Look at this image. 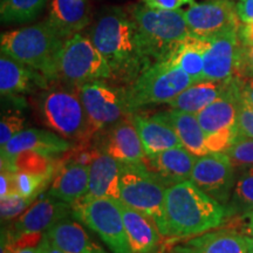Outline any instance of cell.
Here are the masks:
<instances>
[{"mask_svg": "<svg viewBox=\"0 0 253 253\" xmlns=\"http://www.w3.org/2000/svg\"><path fill=\"white\" fill-rule=\"evenodd\" d=\"M132 121L148 157L155 156L171 148L183 147L172 126L157 114L148 118L135 113L132 115Z\"/></svg>", "mask_w": 253, "mask_h": 253, "instance_id": "d4e9b609", "label": "cell"}, {"mask_svg": "<svg viewBox=\"0 0 253 253\" xmlns=\"http://www.w3.org/2000/svg\"><path fill=\"white\" fill-rule=\"evenodd\" d=\"M88 196L113 201L121 198V163L115 158L95 147L93 157L88 164Z\"/></svg>", "mask_w": 253, "mask_h": 253, "instance_id": "ffe728a7", "label": "cell"}, {"mask_svg": "<svg viewBox=\"0 0 253 253\" xmlns=\"http://www.w3.org/2000/svg\"><path fill=\"white\" fill-rule=\"evenodd\" d=\"M197 156L184 147H176L148 157L147 168L167 186L190 181Z\"/></svg>", "mask_w": 253, "mask_h": 253, "instance_id": "603a6c76", "label": "cell"}, {"mask_svg": "<svg viewBox=\"0 0 253 253\" xmlns=\"http://www.w3.org/2000/svg\"><path fill=\"white\" fill-rule=\"evenodd\" d=\"M78 89L95 136L134 115L128 107L126 88L112 86L106 81H94Z\"/></svg>", "mask_w": 253, "mask_h": 253, "instance_id": "8fae6325", "label": "cell"}, {"mask_svg": "<svg viewBox=\"0 0 253 253\" xmlns=\"http://www.w3.org/2000/svg\"><path fill=\"white\" fill-rule=\"evenodd\" d=\"M40 253H65L61 249H59L54 243L48 238V236L43 235V238L40 243Z\"/></svg>", "mask_w": 253, "mask_h": 253, "instance_id": "7bdbcfd3", "label": "cell"}, {"mask_svg": "<svg viewBox=\"0 0 253 253\" xmlns=\"http://www.w3.org/2000/svg\"><path fill=\"white\" fill-rule=\"evenodd\" d=\"M121 164L147 166L148 156L132 116L109 126L99 147Z\"/></svg>", "mask_w": 253, "mask_h": 253, "instance_id": "9a60e30c", "label": "cell"}, {"mask_svg": "<svg viewBox=\"0 0 253 253\" xmlns=\"http://www.w3.org/2000/svg\"><path fill=\"white\" fill-rule=\"evenodd\" d=\"M47 23L63 40L80 33L90 21L86 0H52Z\"/></svg>", "mask_w": 253, "mask_h": 253, "instance_id": "cb8c5ba5", "label": "cell"}, {"mask_svg": "<svg viewBox=\"0 0 253 253\" xmlns=\"http://www.w3.org/2000/svg\"><path fill=\"white\" fill-rule=\"evenodd\" d=\"M63 42L65 40L55 33L46 20L4 32L0 38L1 53L40 72L49 82L58 81L59 56Z\"/></svg>", "mask_w": 253, "mask_h": 253, "instance_id": "277c9868", "label": "cell"}, {"mask_svg": "<svg viewBox=\"0 0 253 253\" xmlns=\"http://www.w3.org/2000/svg\"><path fill=\"white\" fill-rule=\"evenodd\" d=\"M239 28L217 34L210 39L204 56L203 81H223L232 78L236 72L240 47Z\"/></svg>", "mask_w": 253, "mask_h": 253, "instance_id": "2e32d148", "label": "cell"}, {"mask_svg": "<svg viewBox=\"0 0 253 253\" xmlns=\"http://www.w3.org/2000/svg\"><path fill=\"white\" fill-rule=\"evenodd\" d=\"M229 217L225 205L210 197L191 181L168 186L161 235L188 238L223 225Z\"/></svg>", "mask_w": 253, "mask_h": 253, "instance_id": "7a4b0ae2", "label": "cell"}, {"mask_svg": "<svg viewBox=\"0 0 253 253\" xmlns=\"http://www.w3.org/2000/svg\"><path fill=\"white\" fill-rule=\"evenodd\" d=\"M194 82L169 60L154 62L126 88L128 107L135 114L144 107L168 103Z\"/></svg>", "mask_w": 253, "mask_h": 253, "instance_id": "8992f818", "label": "cell"}, {"mask_svg": "<svg viewBox=\"0 0 253 253\" xmlns=\"http://www.w3.org/2000/svg\"><path fill=\"white\" fill-rule=\"evenodd\" d=\"M73 217L100 237L112 253H134L115 201L86 196L72 205Z\"/></svg>", "mask_w": 253, "mask_h": 253, "instance_id": "9c48e42d", "label": "cell"}, {"mask_svg": "<svg viewBox=\"0 0 253 253\" xmlns=\"http://www.w3.org/2000/svg\"><path fill=\"white\" fill-rule=\"evenodd\" d=\"M144 5L155 9H164V11H177L182 9L186 4H194V0H142Z\"/></svg>", "mask_w": 253, "mask_h": 253, "instance_id": "74e56055", "label": "cell"}, {"mask_svg": "<svg viewBox=\"0 0 253 253\" xmlns=\"http://www.w3.org/2000/svg\"><path fill=\"white\" fill-rule=\"evenodd\" d=\"M14 253H40V244L37 246H27V248L18 250Z\"/></svg>", "mask_w": 253, "mask_h": 253, "instance_id": "f6af8a7d", "label": "cell"}, {"mask_svg": "<svg viewBox=\"0 0 253 253\" xmlns=\"http://www.w3.org/2000/svg\"><path fill=\"white\" fill-rule=\"evenodd\" d=\"M246 239H248L249 253H253V236H246Z\"/></svg>", "mask_w": 253, "mask_h": 253, "instance_id": "bcb514c9", "label": "cell"}, {"mask_svg": "<svg viewBox=\"0 0 253 253\" xmlns=\"http://www.w3.org/2000/svg\"><path fill=\"white\" fill-rule=\"evenodd\" d=\"M71 216H73L72 205L48 194L41 195L5 230L13 236L45 233L59 221Z\"/></svg>", "mask_w": 253, "mask_h": 253, "instance_id": "5bb4252c", "label": "cell"}, {"mask_svg": "<svg viewBox=\"0 0 253 253\" xmlns=\"http://www.w3.org/2000/svg\"><path fill=\"white\" fill-rule=\"evenodd\" d=\"M230 79L223 81L205 80L194 82L191 86H189L167 104L172 109L197 114L224 94L230 84Z\"/></svg>", "mask_w": 253, "mask_h": 253, "instance_id": "83f0119b", "label": "cell"}, {"mask_svg": "<svg viewBox=\"0 0 253 253\" xmlns=\"http://www.w3.org/2000/svg\"><path fill=\"white\" fill-rule=\"evenodd\" d=\"M45 75L7 54L0 56V93L2 97H18L48 88Z\"/></svg>", "mask_w": 253, "mask_h": 253, "instance_id": "e0dca14e", "label": "cell"}, {"mask_svg": "<svg viewBox=\"0 0 253 253\" xmlns=\"http://www.w3.org/2000/svg\"><path fill=\"white\" fill-rule=\"evenodd\" d=\"M237 13L242 24L253 21V0H238L237 1Z\"/></svg>", "mask_w": 253, "mask_h": 253, "instance_id": "ab89813d", "label": "cell"}, {"mask_svg": "<svg viewBox=\"0 0 253 253\" xmlns=\"http://www.w3.org/2000/svg\"><path fill=\"white\" fill-rule=\"evenodd\" d=\"M230 214L245 216L253 211V167L242 169L236 177L229 204L226 205Z\"/></svg>", "mask_w": 253, "mask_h": 253, "instance_id": "4dcf8cb0", "label": "cell"}, {"mask_svg": "<svg viewBox=\"0 0 253 253\" xmlns=\"http://www.w3.org/2000/svg\"><path fill=\"white\" fill-rule=\"evenodd\" d=\"M183 12L190 32L201 38H212L242 25L235 0L194 2Z\"/></svg>", "mask_w": 253, "mask_h": 253, "instance_id": "7c38bea8", "label": "cell"}, {"mask_svg": "<svg viewBox=\"0 0 253 253\" xmlns=\"http://www.w3.org/2000/svg\"><path fill=\"white\" fill-rule=\"evenodd\" d=\"M235 75L243 79L253 78V43H240Z\"/></svg>", "mask_w": 253, "mask_h": 253, "instance_id": "8d00e7d4", "label": "cell"}, {"mask_svg": "<svg viewBox=\"0 0 253 253\" xmlns=\"http://www.w3.org/2000/svg\"><path fill=\"white\" fill-rule=\"evenodd\" d=\"M113 72L89 37L80 33L65 40L59 56L58 81L80 87L94 81H108Z\"/></svg>", "mask_w": 253, "mask_h": 253, "instance_id": "52a82bcc", "label": "cell"}, {"mask_svg": "<svg viewBox=\"0 0 253 253\" xmlns=\"http://www.w3.org/2000/svg\"><path fill=\"white\" fill-rule=\"evenodd\" d=\"M89 189L88 166L69 160L66 156L59 160L56 172L47 194L73 205L86 197Z\"/></svg>", "mask_w": 253, "mask_h": 253, "instance_id": "d6986e66", "label": "cell"}, {"mask_svg": "<svg viewBox=\"0 0 253 253\" xmlns=\"http://www.w3.org/2000/svg\"><path fill=\"white\" fill-rule=\"evenodd\" d=\"M12 194H17L13 171L1 168V173H0V198H4L6 196Z\"/></svg>", "mask_w": 253, "mask_h": 253, "instance_id": "f35d334b", "label": "cell"}, {"mask_svg": "<svg viewBox=\"0 0 253 253\" xmlns=\"http://www.w3.org/2000/svg\"><path fill=\"white\" fill-rule=\"evenodd\" d=\"M190 181L220 204H229L236 181L235 167L225 153L197 157Z\"/></svg>", "mask_w": 253, "mask_h": 253, "instance_id": "4fadbf2b", "label": "cell"}, {"mask_svg": "<svg viewBox=\"0 0 253 253\" xmlns=\"http://www.w3.org/2000/svg\"><path fill=\"white\" fill-rule=\"evenodd\" d=\"M209 45V38H201L190 33L176 46L166 60H169L177 67L183 69L195 82L203 81L204 56Z\"/></svg>", "mask_w": 253, "mask_h": 253, "instance_id": "f1b7e54d", "label": "cell"}, {"mask_svg": "<svg viewBox=\"0 0 253 253\" xmlns=\"http://www.w3.org/2000/svg\"><path fill=\"white\" fill-rule=\"evenodd\" d=\"M171 253H249L248 239L229 229L208 231L175 245Z\"/></svg>", "mask_w": 253, "mask_h": 253, "instance_id": "7402d4cb", "label": "cell"}, {"mask_svg": "<svg viewBox=\"0 0 253 253\" xmlns=\"http://www.w3.org/2000/svg\"><path fill=\"white\" fill-rule=\"evenodd\" d=\"M13 175L15 191L27 198H38L42 195L54 178L52 175H41L28 171H13Z\"/></svg>", "mask_w": 253, "mask_h": 253, "instance_id": "1f68e13d", "label": "cell"}, {"mask_svg": "<svg viewBox=\"0 0 253 253\" xmlns=\"http://www.w3.org/2000/svg\"><path fill=\"white\" fill-rule=\"evenodd\" d=\"M240 96L253 107V78H240Z\"/></svg>", "mask_w": 253, "mask_h": 253, "instance_id": "60d3db41", "label": "cell"}, {"mask_svg": "<svg viewBox=\"0 0 253 253\" xmlns=\"http://www.w3.org/2000/svg\"><path fill=\"white\" fill-rule=\"evenodd\" d=\"M240 42L245 45H252L253 43V21L248 24H242L238 31Z\"/></svg>", "mask_w": 253, "mask_h": 253, "instance_id": "b9f144b4", "label": "cell"}, {"mask_svg": "<svg viewBox=\"0 0 253 253\" xmlns=\"http://www.w3.org/2000/svg\"><path fill=\"white\" fill-rule=\"evenodd\" d=\"M46 235L65 253H108L91 238L84 224L71 217L50 227Z\"/></svg>", "mask_w": 253, "mask_h": 253, "instance_id": "484cf974", "label": "cell"}, {"mask_svg": "<svg viewBox=\"0 0 253 253\" xmlns=\"http://www.w3.org/2000/svg\"><path fill=\"white\" fill-rule=\"evenodd\" d=\"M36 110L46 128L73 145L93 144L95 135L78 87H48L40 90L36 99Z\"/></svg>", "mask_w": 253, "mask_h": 253, "instance_id": "3957f363", "label": "cell"}, {"mask_svg": "<svg viewBox=\"0 0 253 253\" xmlns=\"http://www.w3.org/2000/svg\"><path fill=\"white\" fill-rule=\"evenodd\" d=\"M88 37L113 72V79L130 84L151 65L131 15L120 7L106 8L90 26Z\"/></svg>", "mask_w": 253, "mask_h": 253, "instance_id": "6da1fadb", "label": "cell"}, {"mask_svg": "<svg viewBox=\"0 0 253 253\" xmlns=\"http://www.w3.org/2000/svg\"><path fill=\"white\" fill-rule=\"evenodd\" d=\"M237 130L238 136L253 138V107L240 96L238 114H237Z\"/></svg>", "mask_w": 253, "mask_h": 253, "instance_id": "d590c367", "label": "cell"}, {"mask_svg": "<svg viewBox=\"0 0 253 253\" xmlns=\"http://www.w3.org/2000/svg\"><path fill=\"white\" fill-rule=\"evenodd\" d=\"M157 115L172 126L181 140L182 145L190 153L197 157L210 154L207 145V137L196 114L171 108L166 112L157 113Z\"/></svg>", "mask_w": 253, "mask_h": 253, "instance_id": "4316f807", "label": "cell"}, {"mask_svg": "<svg viewBox=\"0 0 253 253\" xmlns=\"http://www.w3.org/2000/svg\"><path fill=\"white\" fill-rule=\"evenodd\" d=\"M73 147L72 142L52 130L28 128L21 130L1 147V158H11L24 153H37L54 157L66 154Z\"/></svg>", "mask_w": 253, "mask_h": 253, "instance_id": "ac0fdd59", "label": "cell"}, {"mask_svg": "<svg viewBox=\"0 0 253 253\" xmlns=\"http://www.w3.org/2000/svg\"><path fill=\"white\" fill-rule=\"evenodd\" d=\"M25 118L19 112H6L0 121V147L5 145L15 135L24 130Z\"/></svg>", "mask_w": 253, "mask_h": 253, "instance_id": "e575fe53", "label": "cell"}, {"mask_svg": "<svg viewBox=\"0 0 253 253\" xmlns=\"http://www.w3.org/2000/svg\"><path fill=\"white\" fill-rule=\"evenodd\" d=\"M168 186L147 166L121 164V201L156 220L158 229L164 221V199Z\"/></svg>", "mask_w": 253, "mask_h": 253, "instance_id": "30bf717a", "label": "cell"}, {"mask_svg": "<svg viewBox=\"0 0 253 253\" xmlns=\"http://www.w3.org/2000/svg\"><path fill=\"white\" fill-rule=\"evenodd\" d=\"M121 211L129 244L134 253H154L160 244L161 235L156 220L136 209L123 203L121 199L115 201Z\"/></svg>", "mask_w": 253, "mask_h": 253, "instance_id": "44dd1931", "label": "cell"}, {"mask_svg": "<svg viewBox=\"0 0 253 253\" xmlns=\"http://www.w3.org/2000/svg\"><path fill=\"white\" fill-rule=\"evenodd\" d=\"M37 198H27L19 194H12L0 198V216L1 221H13L24 213Z\"/></svg>", "mask_w": 253, "mask_h": 253, "instance_id": "836d02e7", "label": "cell"}, {"mask_svg": "<svg viewBox=\"0 0 253 253\" xmlns=\"http://www.w3.org/2000/svg\"><path fill=\"white\" fill-rule=\"evenodd\" d=\"M130 15L137 26L145 55L151 62L169 58L176 46L191 33L182 9H155L141 2L132 7Z\"/></svg>", "mask_w": 253, "mask_h": 253, "instance_id": "5b68a950", "label": "cell"}, {"mask_svg": "<svg viewBox=\"0 0 253 253\" xmlns=\"http://www.w3.org/2000/svg\"><path fill=\"white\" fill-rule=\"evenodd\" d=\"M240 100V78L233 75L226 90L216 101L196 114L211 153H225L238 136L237 114Z\"/></svg>", "mask_w": 253, "mask_h": 253, "instance_id": "ba28073f", "label": "cell"}, {"mask_svg": "<svg viewBox=\"0 0 253 253\" xmlns=\"http://www.w3.org/2000/svg\"><path fill=\"white\" fill-rule=\"evenodd\" d=\"M243 218L246 220L245 224V231L248 232L249 236H253V211L243 216Z\"/></svg>", "mask_w": 253, "mask_h": 253, "instance_id": "ee69618b", "label": "cell"}, {"mask_svg": "<svg viewBox=\"0 0 253 253\" xmlns=\"http://www.w3.org/2000/svg\"><path fill=\"white\" fill-rule=\"evenodd\" d=\"M48 0H1L2 24H26L39 17Z\"/></svg>", "mask_w": 253, "mask_h": 253, "instance_id": "f546056e", "label": "cell"}, {"mask_svg": "<svg viewBox=\"0 0 253 253\" xmlns=\"http://www.w3.org/2000/svg\"><path fill=\"white\" fill-rule=\"evenodd\" d=\"M233 167L245 169L253 167V138L237 136V138L225 151Z\"/></svg>", "mask_w": 253, "mask_h": 253, "instance_id": "d6a6232c", "label": "cell"}]
</instances>
